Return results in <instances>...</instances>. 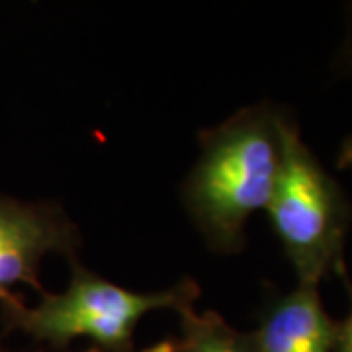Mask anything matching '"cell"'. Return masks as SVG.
Returning a JSON list of instances; mask_svg holds the SVG:
<instances>
[{
	"mask_svg": "<svg viewBox=\"0 0 352 352\" xmlns=\"http://www.w3.org/2000/svg\"><path fill=\"white\" fill-rule=\"evenodd\" d=\"M351 59H352V47H351Z\"/></svg>",
	"mask_w": 352,
	"mask_h": 352,
	"instance_id": "obj_10",
	"label": "cell"
},
{
	"mask_svg": "<svg viewBox=\"0 0 352 352\" xmlns=\"http://www.w3.org/2000/svg\"><path fill=\"white\" fill-rule=\"evenodd\" d=\"M339 166L340 168H349L352 170V138H349L342 147H340V155H339Z\"/></svg>",
	"mask_w": 352,
	"mask_h": 352,
	"instance_id": "obj_8",
	"label": "cell"
},
{
	"mask_svg": "<svg viewBox=\"0 0 352 352\" xmlns=\"http://www.w3.org/2000/svg\"><path fill=\"white\" fill-rule=\"evenodd\" d=\"M284 120L274 106L256 104L200 133V157L182 198L217 252H239L247 221L266 210L280 170Z\"/></svg>",
	"mask_w": 352,
	"mask_h": 352,
	"instance_id": "obj_1",
	"label": "cell"
},
{
	"mask_svg": "<svg viewBox=\"0 0 352 352\" xmlns=\"http://www.w3.org/2000/svg\"><path fill=\"white\" fill-rule=\"evenodd\" d=\"M176 349V342L175 340H161V342H157V344H151V346H147V349H143V351L139 352H175ZM87 352H102L100 349H92V351Z\"/></svg>",
	"mask_w": 352,
	"mask_h": 352,
	"instance_id": "obj_9",
	"label": "cell"
},
{
	"mask_svg": "<svg viewBox=\"0 0 352 352\" xmlns=\"http://www.w3.org/2000/svg\"><path fill=\"white\" fill-rule=\"evenodd\" d=\"M264 212L298 274V284L319 286L329 272L344 270L342 247L351 206L289 118L282 127L280 170Z\"/></svg>",
	"mask_w": 352,
	"mask_h": 352,
	"instance_id": "obj_3",
	"label": "cell"
},
{
	"mask_svg": "<svg viewBox=\"0 0 352 352\" xmlns=\"http://www.w3.org/2000/svg\"><path fill=\"white\" fill-rule=\"evenodd\" d=\"M251 339L256 352H335L337 323L323 307L319 286L298 284L266 309Z\"/></svg>",
	"mask_w": 352,
	"mask_h": 352,
	"instance_id": "obj_5",
	"label": "cell"
},
{
	"mask_svg": "<svg viewBox=\"0 0 352 352\" xmlns=\"http://www.w3.org/2000/svg\"><path fill=\"white\" fill-rule=\"evenodd\" d=\"M71 266L73 276L61 294L43 289L36 305H25L14 294L2 303L6 325L53 346H67L71 340L85 337L106 351L129 352L143 315L159 309L180 314L194 307L200 298V286L190 278L166 289L135 292L88 270L76 258Z\"/></svg>",
	"mask_w": 352,
	"mask_h": 352,
	"instance_id": "obj_2",
	"label": "cell"
},
{
	"mask_svg": "<svg viewBox=\"0 0 352 352\" xmlns=\"http://www.w3.org/2000/svg\"><path fill=\"white\" fill-rule=\"evenodd\" d=\"M182 335L175 352H256L251 333H241L215 311L196 314L194 307L180 311Z\"/></svg>",
	"mask_w": 352,
	"mask_h": 352,
	"instance_id": "obj_6",
	"label": "cell"
},
{
	"mask_svg": "<svg viewBox=\"0 0 352 352\" xmlns=\"http://www.w3.org/2000/svg\"><path fill=\"white\" fill-rule=\"evenodd\" d=\"M340 276L344 278L346 282V288H349V294H351L352 300V286L351 282L346 280V268L340 272ZM335 352H352V307L349 315L337 323V340H335Z\"/></svg>",
	"mask_w": 352,
	"mask_h": 352,
	"instance_id": "obj_7",
	"label": "cell"
},
{
	"mask_svg": "<svg viewBox=\"0 0 352 352\" xmlns=\"http://www.w3.org/2000/svg\"><path fill=\"white\" fill-rule=\"evenodd\" d=\"M78 245V229L59 206L0 196V305L12 298L18 284L41 294V261L50 252L75 261Z\"/></svg>",
	"mask_w": 352,
	"mask_h": 352,
	"instance_id": "obj_4",
	"label": "cell"
}]
</instances>
